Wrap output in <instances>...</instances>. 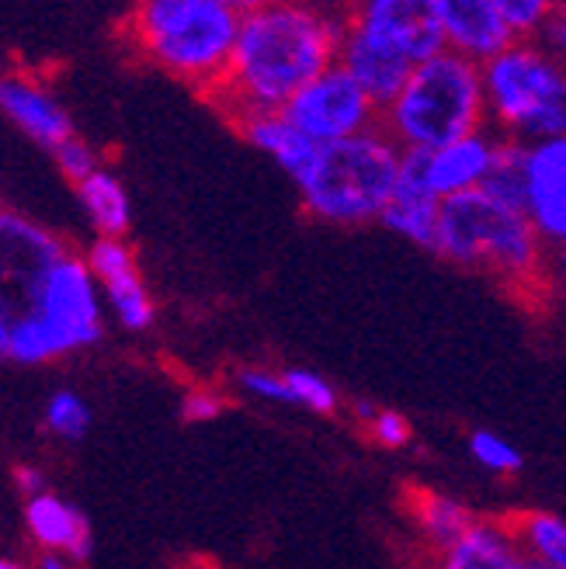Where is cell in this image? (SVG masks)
Masks as SVG:
<instances>
[{"label": "cell", "mask_w": 566, "mask_h": 569, "mask_svg": "<svg viewBox=\"0 0 566 569\" xmlns=\"http://www.w3.org/2000/svg\"><path fill=\"white\" fill-rule=\"evenodd\" d=\"M18 476V487L28 493V500H32V497H39V493H46L42 490V482H46V476L39 472V469H32V466H24V469H18L14 472Z\"/></svg>", "instance_id": "d6a6232c"}, {"label": "cell", "mask_w": 566, "mask_h": 569, "mask_svg": "<svg viewBox=\"0 0 566 569\" xmlns=\"http://www.w3.org/2000/svg\"><path fill=\"white\" fill-rule=\"evenodd\" d=\"M234 126L254 150L271 157L296 184L306 178V170L314 167V160L320 153L317 142H309L286 116H281V111H261V116L237 119Z\"/></svg>", "instance_id": "e0dca14e"}, {"label": "cell", "mask_w": 566, "mask_h": 569, "mask_svg": "<svg viewBox=\"0 0 566 569\" xmlns=\"http://www.w3.org/2000/svg\"><path fill=\"white\" fill-rule=\"evenodd\" d=\"M431 8L441 24L445 49L479 67L518 42L500 14V0H431Z\"/></svg>", "instance_id": "4fadbf2b"}, {"label": "cell", "mask_w": 566, "mask_h": 569, "mask_svg": "<svg viewBox=\"0 0 566 569\" xmlns=\"http://www.w3.org/2000/svg\"><path fill=\"white\" fill-rule=\"evenodd\" d=\"M469 455L494 476H515L525 466V455L512 441L494 431H484V427H476L469 435Z\"/></svg>", "instance_id": "cb8c5ba5"}, {"label": "cell", "mask_w": 566, "mask_h": 569, "mask_svg": "<svg viewBox=\"0 0 566 569\" xmlns=\"http://www.w3.org/2000/svg\"><path fill=\"white\" fill-rule=\"evenodd\" d=\"M0 111H4L21 132H28L49 150L73 139L70 116L60 108V101L49 98V91H42L39 83L24 77H0Z\"/></svg>", "instance_id": "2e32d148"}, {"label": "cell", "mask_w": 566, "mask_h": 569, "mask_svg": "<svg viewBox=\"0 0 566 569\" xmlns=\"http://www.w3.org/2000/svg\"><path fill=\"white\" fill-rule=\"evenodd\" d=\"M383 132L404 153L441 150L448 142L490 129L484 67L456 52H438L420 63L404 91L379 116Z\"/></svg>", "instance_id": "277c9868"}, {"label": "cell", "mask_w": 566, "mask_h": 569, "mask_svg": "<svg viewBox=\"0 0 566 569\" xmlns=\"http://www.w3.org/2000/svg\"><path fill=\"white\" fill-rule=\"evenodd\" d=\"M365 431H369V438L386 451H400L414 438V427L400 410H376L373 420L365 423Z\"/></svg>", "instance_id": "83f0119b"}, {"label": "cell", "mask_w": 566, "mask_h": 569, "mask_svg": "<svg viewBox=\"0 0 566 569\" xmlns=\"http://www.w3.org/2000/svg\"><path fill=\"white\" fill-rule=\"evenodd\" d=\"M525 216L549 250L566 247V136L525 142Z\"/></svg>", "instance_id": "7c38bea8"}, {"label": "cell", "mask_w": 566, "mask_h": 569, "mask_svg": "<svg viewBox=\"0 0 566 569\" xmlns=\"http://www.w3.org/2000/svg\"><path fill=\"white\" fill-rule=\"evenodd\" d=\"M500 142L504 136H497L494 129H479L466 139L448 142L441 150L404 153L400 178L420 184L428 194H435L438 202H445V198L476 191L490 181L497 157H500Z\"/></svg>", "instance_id": "8fae6325"}, {"label": "cell", "mask_w": 566, "mask_h": 569, "mask_svg": "<svg viewBox=\"0 0 566 569\" xmlns=\"http://www.w3.org/2000/svg\"><path fill=\"white\" fill-rule=\"evenodd\" d=\"M77 194L83 202V212L95 222L98 237L108 240H122L129 233V222H132V206H129V194L122 188V181L111 174V170H95V174L77 184Z\"/></svg>", "instance_id": "44dd1931"}, {"label": "cell", "mask_w": 566, "mask_h": 569, "mask_svg": "<svg viewBox=\"0 0 566 569\" xmlns=\"http://www.w3.org/2000/svg\"><path fill=\"white\" fill-rule=\"evenodd\" d=\"M438 216H441V202L435 194H428L414 181H396V194L389 209L383 212V226L389 233L404 237L407 243L431 250L435 253V240H438Z\"/></svg>", "instance_id": "ffe728a7"}, {"label": "cell", "mask_w": 566, "mask_h": 569, "mask_svg": "<svg viewBox=\"0 0 566 569\" xmlns=\"http://www.w3.org/2000/svg\"><path fill=\"white\" fill-rule=\"evenodd\" d=\"M101 330L105 323H101L98 281L88 261L70 250L46 278L32 312L24 320L11 323L8 358L21 365H42L98 345Z\"/></svg>", "instance_id": "52a82bcc"}, {"label": "cell", "mask_w": 566, "mask_h": 569, "mask_svg": "<svg viewBox=\"0 0 566 569\" xmlns=\"http://www.w3.org/2000/svg\"><path fill=\"white\" fill-rule=\"evenodd\" d=\"M490 129L504 139L566 136V67L539 46L515 42L484 63Z\"/></svg>", "instance_id": "8992f818"}, {"label": "cell", "mask_w": 566, "mask_h": 569, "mask_svg": "<svg viewBox=\"0 0 566 569\" xmlns=\"http://www.w3.org/2000/svg\"><path fill=\"white\" fill-rule=\"evenodd\" d=\"M0 569H24V566L14 562V559H0Z\"/></svg>", "instance_id": "8d00e7d4"}, {"label": "cell", "mask_w": 566, "mask_h": 569, "mask_svg": "<svg viewBox=\"0 0 566 569\" xmlns=\"http://www.w3.org/2000/svg\"><path fill=\"white\" fill-rule=\"evenodd\" d=\"M549 0H500V14L518 42H535L549 18Z\"/></svg>", "instance_id": "4316f807"}, {"label": "cell", "mask_w": 566, "mask_h": 569, "mask_svg": "<svg viewBox=\"0 0 566 569\" xmlns=\"http://www.w3.org/2000/svg\"><path fill=\"white\" fill-rule=\"evenodd\" d=\"M528 569H553V566L543 562V559H532V556H528Z\"/></svg>", "instance_id": "d590c367"}, {"label": "cell", "mask_w": 566, "mask_h": 569, "mask_svg": "<svg viewBox=\"0 0 566 569\" xmlns=\"http://www.w3.org/2000/svg\"><path fill=\"white\" fill-rule=\"evenodd\" d=\"M24 521L32 531L36 542L49 556H67V559H88L91 552V531L88 521L77 507L60 500L56 493H39L28 500L24 507Z\"/></svg>", "instance_id": "ac0fdd59"}, {"label": "cell", "mask_w": 566, "mask_h": 569, "mask_svg": "<svg viewBox=\"0 0 566 569\" xmlns=\"http://www.w3.org/2000/svg\"><path fill=\"white\" fill-rule=\"evenodd\" d=\"M39 569H70V562H67L63 556H46V559L39 562Z\"/></svg>", "instance_id": "836d02e7"}, {"label": "cell", "mask_w": 566, "mask_h": 569, "mask_svg": "<svg viewBox=\"0 0 566 569\" xmlns=\"http://www.w3.org/2000/svg\"><path fill=\"white\" fill-rule=\"evenodd\" d=\"M345 14L309 4H244L234 60L212 101L237 122L281 111L306 83L337 67Z\"/></svg>", "instance_id": "6da1fadb"}, {"label": "cell", "mask_w": 566, "mask_h": 569, "mask_svg": "<svg viewBox=\"0 0 566 569\" xmlns=\"http://www.w3.org/2000/svg\"><path fill=\"white\" fill-rule=\"evenodd\" d=\"M507 525L515 528L532 559L566 569V518L553 515V510H522V515L507 518Z\"/></svg>", "instance_id": "7402d4cb"}, {"label": "cell", "mask_w": 566, "mask_h": 569, "mask_svg": "<svg viewBox=\"0 0 566 569\" xmlns=\"http://www.w3.org/2000/svg\"><path fill=\"white\" fill-rule=\"evenodd\" d=\"M222 410H226V396H222L219 389H209V386L188 389V392H185V400H181V417H185L188 423L216 420Z\"/></svg>", "instance_id": "f546056e"}, {"label": "cell", "mask_w": 566, "mask_h": 569, "mask_svg": "<svg viewBox=\"0 0 566 569\" xmlns=\"http://www.w3.org/2000/svg\"><path fill=\"white\" fill-rule=\"evenodd\" d=\"M52 157H56V167H60V174L70 178L73 184H83V181H88V178L95 174V170H101L95 150L88 147V142H80L77 136L67 139L63 147H56Z\"/></svg>", "instance_id": "f1b7e54d"}, {"label": "cell", "mask_w": 566, "mask_h": 569, "mask_svg": "<svg viewBox=\"0 0 566 569\" xmlns=\"http://www.w3.org/2000/svg\"><path fill=\"white\" fill-rule=\"evenodd\" d=\"M407 515L417 528V535L428 542L435 552H445L448 546H456L459 538L479 521L473 518V510L459 500H451L435 490H410L407 493Z\"/></svg>", "instance_id": "d6986e66"}, {"label": "cell", "mask_w": 566, "mask_h": 569, "mask_svg": "<svg viewBox=\"0 0 566 569\" xmlns=\"http://www.w3.org/2000/svg\"><path fill=\"white\" fill-rule=\"evenodd\" d=\"M237 386L254 396V400L268 403H289V382L286 368H268V365H244L237 372Z\"/></svg>", "instance_id": "484cf974"}, {"label": "cell", "mask_w": 566, "mask_h": 569, "mask_svg": "<svg viewBox=\"0 0 566 569\" xmlns=\"http://www.w3.org/2000/svg\"><path fill=\"white\" fill-rule=\"evenodd\" d=\"M435 569H528V552L507 518H487L438 552Z\"/></svg>", "instance_id": "9a60e30c"}, {"label": "cell", "mask_w": 566, "mask_h": 569, "mask_svg": "<svg viewBox=\"0 0 566 569\" xmlns=\"http://www.w3.org/2000/svg\"><path fill=\"white\" fill-rule=\"evenodd\" d=\"M67 253L70 247L46 226L0 209V317L8 327L32 312L46 278Z\"/></svg>", "instance_id": "ba28073f"}, {"label": "cell", "mask_w": 566, "mask_h": 569, "mask_svg": "<svg viewBox=\"0 0 566 569\" xmlns=\"http://www.w3.org/2000/svg\"><path fill=\"white\" fill-rule=\"evenodd\" d=\"M281 116H286L309 142L334 147V142H345L351 136L376 129L383 108L365 94L341 67H330L314 83H306V88L281 108Z\"/></svg>", "instance_id": "9c48e42d"}, {"label": "cell", "mask_w": 566, "mask_h": 569, "mask_svg": "<svg viewBox=\"0 0 566 569\" xmlns=\"http://www.w3.org/2000/svg\"><path fill=\"white\" fill-rule=\"evenodd\" d=\"M8 337H11V327L4 317H0V355H8Z\"/></svg>", "instance_id": "e575fe53"}, {"label": "cell", "mask_w": 566, "mask_h": 569, "mask_svg": "<svg viewBox=\"0 0 566 569\" xmlns=\"http://www.w3.org/2000/svg\"><path fill=\"white\" fill-rule=\"evenodd\" d=\"M46 427H49L52 435L77 441V438L88 435L91 410H88V403H83L77 392L60 389V392H52L49 403H46Z\"/></svg>", "instance_id": "d4e9b609"}, {"label": "cell", "mask_w": 566, "mask_h": 569, "mask_svg": "<svg viewBox=\"0 0 566 569\" xmlns=\"http://www.w3.org/2000/svg\"><path fill=\"white\" fill-rule=\"evenodd\" d=\"M400 163L404 150L383 132V126L320 147L314 167L296 184L302 209L327 226H348V230L383 222L400 181Z\"/></svg>", "instance_id": "5b68a950"}, {"label": "cell", "mask_w": 566, "mask_h": 569, "mask_svg": "<svg viewBox=\"0 0 566 569\" xmlns=\"http://www.w3.org/2000/svg\"><path fill=\"white\" fill-rule=\"evenodd\" d=\"M240 18L244 4L230 0H147L126 18V42L157 70L212 98L230 70Z\"/></svg>", "instance_id": "3957f363"}, {"label": "cell", "mask_w": 566, "mask_h": 569, "mask_svg": "<svg viewBox=\"0 0 566 569\" xmlns=\"http://www.w3.org/2000/svg\"><path fill=\"white\" fill-rule=\"evenodd\" d=\"M88 268L98 281V289H105L111 312L126 330H147L153 323V299L143 284V274L136 268V253L126 240H108L98 237L88 250Z\"/></svg>", "instance_id": "5bb4252c"}, {"label": "cell", "mask_w": 566, "mask_h": 569, "mask_svg": "<svg viewBox=\"0 0 566 569\" xmlns=\"http://www.w3.org/2000/svg\"><path fill=\"white\" fill-rule=\"evenodd\" d=\"M549 296L566 309V247L553 250V261H549Z\"/></svg>", "instance_id": "1f68e13d"}, {"label": "cell", "mask_w": 566, "mask_h": 569, "mask_svg": "<svg viewBox=\"0 0 566 569\" xmlns=\"http://www.w3.org/2000/svg\"><path fill=\"white\" fill-rule=\"evenodd\" d=\"M535 42H539L553 60H559L566 67V0H559V4L549 8V18H546L543 32Z\"/></svg>", "instance_id": "4dcf8cb0"}, {"label": "cell", "mask_w": 566, "mask_h": 569, "mask_svg": "<svg viewBox=\"0 0 566 569\" xmlns=\"http://www.w3.org/2000/svg\"><path fill=\"white\" fill-rule=\"evenodd\" d=\"M345 24L414 70L445 52V36L431 0H365L345 11Z\"/></svg>", "instance_id": "30bf717a"}, {"label": "cell", "mask_w": 566, "mask_h": 569, "mask_svg": "<svg viewBox=\"0 0 566 569\" xmlns=\"http://www.w3.org/2000/svg\"><path fill=\"white\" fill-rule=\"evenodd\" d=\"M549 247L522 209L497 202L484 188L445 198L435 258L484 271L512 292H549Z\"/></svg>", "instance_id": "7a4b0ae2"}, {"label": "cell", "mask_w": 566, "mask_h": 569, "mask_svg": "<svg viewBox=\"0 0 566 569\" xmlns=\"http://www.w3.org/2000/svg\"><path fill=\"white\" fill-rule=\"evenodd\" d=\"M286 382H289V407H302L309 413H334L341 407V396H337V389L320 372L286 368Z\"/></svg>", "instance_id": "603a6c76"}]
</instances>
